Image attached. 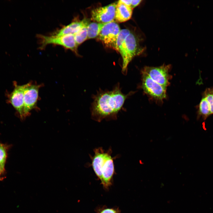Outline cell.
<instances>
[{"label": "cell", "instance_id": "obj_4", "mask_svg": "<svg viewBox=\"0 0 213 213\" xmlns=\"http://www.w3.org/2000/svg\"><path fill=\"white\" fill-rule=\"evenodd\" d=\"M41 50L44 49L46 46L52 44L61 46L66 49H69L76 54L78 55V47L74 34L56 36L44 35L38 34L37 35Z\"/></svg>", "mask_w": 213, "mask_h": 213}, {"label": "cell", "instance_id": "obj_13", "mask_svg": "<svg viewBox=\"0 0 213 213\" xmlns=\"http://www.w3.org/2000/svg\"><path fill=\"white\" fill-rule=\"evenodd\" d=\"M211 115L210 108L205 98L202 96L201 99L198 106L197 119L201 117L205 120Z\"/></svg>", "mask_w": 213, "mask_h": 213}, {"label": "cell", "instance_id": "obj_9", "mask_svg": "<svg viewBox=\"0 0 213 213\" xmlns=\"http://www.w3.org/2000/svg\"><path fill=\"white\" fill-rule=\"evenodd\" d=\"M117 2L96 8L91 12V19L99 23L106 24L114 21Z\"/></svg>", "mask_w": 213, "mask_h": 213}, {"label": "cell", "instance_id": "obj_2", "mask_svg": "<svg viewBox=\"0 0 213 213\" xmlns=\"http://www.w3.org/2000/svg\"><path fill=\"white\" fill-rule=\"evenodd\" d=\"M92 158V166L94 172L101 182L104 190L109 191L113 183L115 173L113 158L111 151H105L100 147L96 149Z\"/></svg>", "mask_w": 213, "mask_h": 213}, {"label": "cell", "instance_id": "obj_21", "mask_svg": "<svg viewBox=\"0 0 213 213\" xmlns=\"http://www.w3.org/2000/svg\"><path fill=\"white\" fill-rule=\"evenodd\" d=\"M119 1L126 5L130 7L132 1L131 0H121Z\"/></svg>", "mask_w": 213, "mask_h": 213}, {"label": "cell", "instance_id": "obj_10", "mask_svg": "<svg viewBox=\"0 0 213 213\" xmlns=\"http://www.w3.org/2000/svg\"><path fill=\"white\" fill-rule=\"evenodd\" d=\"M26 84L16 85L10 95L9 100L13 106L19 113L21 118L23 119L24 92Z\"/></svg>", "mask_w": 213, "mask_h": 213}, {"label": "cell", "instance_id": "obj_14", "mask_svg": "<svg viewBox=\"0 0 213 213\" xmlns=\"http://www.w3.org/2000/svg\"><path fill=\"white\" fill-rule=\"evenodd\" d=\"M105 24L95 22L89 23L87 27V39L97 38Z\"/></svg>", "mask_w": 213, "mask_h": 213}, {"label": "cell", "instance_id": "obj_18", "mask_svg": "<svg viewBox=\"0 0 213 213\" xmlns=\"http://www.w3.org/2000/svg\"><path fill=\"white\" fill-rule=\"evenodd\" d=\"M209 106L211 114H213V88H206L202 94Z\"/></svg>", "mask_w": 213, "mask_h": 213}, {"label": "cell", "instance_id": "obj_12", "mask_svg": "<svg viewBox=\"0 0 213 213\" xmlns=\"http://www.w3.org/2000/svg\"><path fill=\"white\" fill-rule=\"evenodd\" d=\"M133 9L120 1L116 5L114 19L116 22H126L131 17Z\"/></svg>", "mask_w": 213, "mask_h": 213}, {"label": "cell", "instance_id": "obj_19", "mask_svg": "<svg viewBox=\"0 0 213 213\" xmlns=\"http://www.w3.org/2000/svg\"><path fill=\"white\" fill-rule=\"evenodd\" d=\"M142 1V0H132L130 7L133 9L134 8L138 5Z\"/></svg>", "mask_w": 213, "mask_h": 213}, {"label": "cell", "instance_id": "obj_8", "mask_svg": "<svg viewBox=\"0 0 213 213\" xmlns=\"http://www.w3.org/2000/svg\"><path fill=\"white\" fill-rule=\"evenodd\" d=\"M142 73V88L147 94L154 99L162 100L166 97V88L154 81L146 74Z\"/></svg>", "mask_w": 213, "mask_h": 213}, {"label": "cell", "instance_id": "obj_7", "mask_svg": "<svg viewBox=\"0 0 213 213\" xmlns=\"http://www.w3.org/2000/svg\"><path fill=\"white\" fill-rule=\"evenodd\" d=\"M25 84L24 97V119L30 114L31 110L37 107L39 90L41 85L33 84L31 82Z\"/></svg>", "mask_w": 213, "mask_h": 213}, {"label": "cell", "instance_id": "obj_16", "mask_svg": "<svg viewBox=\"0 0 213 213\" xmlns=\"http://www.w3.org/2000/svg\"><path fill=\"white\" fill-rule=\"evenodd\" d=\"M9 147V146L0 142V167L4 170Z\"/></svg>", "mask_w": 213, "mask_h": 213}, {"label": "cell", "instance_id": "obj_5", "mask_svg": "<svg viewBox=\"0 0 213 213\" xmlns=\"http://www.w3.org/2000/svg\"><path fill=\"white\" fill-rule=\"evenodd\" d=\"M120 30L119 25L114 20L104 25L97 39L106 47L118 52L117 42Z\"/></svg>", "mask_w": 213, "mask_h": 213}, {"label": "cell", "instance_id": "obj_3", "mask_svg": "<svg viewBox=\"0 0 213 213\" xmlns=\"http://www.w3.org/2000/svg\"><path fill=\"white\" fill-rule=\"evenodd\" d=\"M139 39L135 33L127 29L120 30L118 35L117 45L118 52L122 59V71L125 73L130 62L135 56L144 50L140 46Z\"/></svg>", "mask_w": 213, "mask_h": 213}, {"label": "cell", "instance_id": "obj_15", "mask_svg": "<svg viewBox=\"0 0 213 213\" xmlns=\"http://www.w3.org/2000/svg\"><path fill=\"white\" fill-rule=\"evenodd\" d=\"M89 23V22L86 24L79 31L74 35L78 46L87 39V27Z\"/></svg>", "mask_w": 213, "mask_h": 213}, {"label": "cell", "instance_id": "obj_1", "mask_svg": "<svg viewBox=\"0 0 213 213\" xmlns=\"http://www.w3.org/2000/svg\"><path fill=\"white\" fill-rule=\"evenodd\" d=\"M128 95L122 92L119 85L111 91L99 90L93 97L91 109L92 118L99 122L116 119Z\"/></svg>", "mask_w": 213, "mask_h": 213}, {"label": "cell", "instance_id": "obj_6", "mask_svg": "<svg viewBox=\"0 0 213 213\" xmlns=\"http://www.w3.org/2000/svg\"><path fill=\"white\" fill-rule=\"evenodd\" d=\"M170 65L163 64L158 67H145L142 72L148 75L154 81L167 88L169 85L171 76L169 74Z\"/></svg>", "mask_w": 213, "mask_h": 213}, {"label": "cell", "instance_id": "obj_11", "mask_svg": "<svg viewBox=\"0 0 213 213\" xmlns=\"http://www.w3.org/2000/svg\"><path fill=\"white\" fill-rule=\"evenodd\" d=\"M89 22L88 19L86 18L81 20L75 18L70 23L54 31L50 35L60 36L68 34L75 35L86 24Z\"/></svg>", "mask_w": 213, "mask_h": 213}, {"label": "cell", "instance_id": "obj_17", "mask_svg": "<svg viewBox=\"0 0 213 213\" xmlns=\"http://www.w3.org/2000/svg\"><path fill=\"white\" fill-rule=\"evenodd\" d=\"M96 213H121V211L118 207H108L106 205L97 206L95 209Z\"/></svg>", "mask_w": 213, "mask_h": 213}, {"label": "cell", "instance_id": "obj_20", "mask_svg": "<svg viewBox=\"0 0 213 213\" xmlns=\"http://www.w3.org/2000/svg\"><path fill=\"white\" fill-rule=\"evenodd\" d=\"M5 170L0 167V181H2L6 178Z\"/></svg>", "mask_w": 213, "mask_h": 213}]
</instances>
